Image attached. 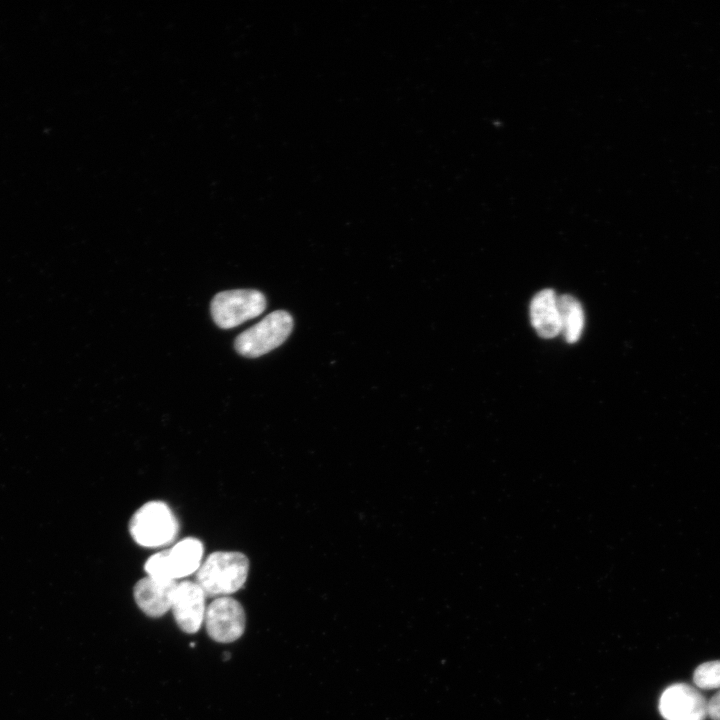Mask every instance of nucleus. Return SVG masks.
<instances>
[{
    "mask_svg": "<svg viewBox=\"0 0 720 720\" xmlns=\"http://www.w3.org/2000/svg\"><path fill=\"white\" fill-rule=\"evenodd\" d=\"M266 308L263 293L254 289L223 291L211 301V315L222 329L234 328L247 320L259 316Z\"/></svg>",
    "mask_w": 720,
    "mask_h": 720,
    "instance_id": "nucleus-4",
    "label": "nucleus"
},
{
    "mask_svg": "<svg viewBox=\"0 0 720 720\" xmlns=\"http://www.w3.org/2000/svg\"><path fill=\"white\" fill-rule=\"evenodd\" d=\"M129 531L139 545L160 547L174 540L178 532V522L166 503L150 501L133 514Z\"/></svg>",
    "mask_w": 720,
    "mask_h": 720,
    "instance_id": "nucleus-2",
    "label": "nucleus"
},
{
    "mask_svg": "<svg viewBox=\"0 0 720 720\" xmlns=\"http://www.w3.org/2000/svg\"><path fill=\"white\" fill-rule=\"evenodd\" d=\"M694 684L705 690H720V660L700 664L693 674Z\"/></svg>",
    "mask_w": 720,
    "mask_h": 720,
    "instance_id": "nucleus-12",
    "label": "nucleus"
},
{
    "mask_svg": "<svg viewBox=\"0 0 720 720\" xmlns=\"http://www.w3.org/2000/svg\"><path fill=\"white\" fill-rule=\"evenodd\" d=\"M560 333L568 343H575L584 328V312L580 302L572 295L557 296Z\"/></svg>",
    "mask_w": 720,
    "mask_h": 720,
    "instance_id": "nucleus-11",
    "label": "nucleus"
},
{
    "mask_svg": "<svg viewBox=\"0 0 720 720\" xmlns=\"http://www.w3.org/2000/svg\"><path fill=\"white\" fill-rule=\"evenodd\" d=\"M177 585L176 580L142 578L134 586L135 602L147 616L160 617L171 609Z\"/></svg>",
    "mask_w": 720,
    "mask_h": 720,
    "instance_id": "nucleus-8",
    "label": "nucleus"
},
{
    "mask_svg": "<svg viewBox=\"0 0 720 720\" xmlns=\"http://www.w3.org/2000/svg\"><path fill=\"white\" fill-rule=\"evenodd\" d=\"M708 716L712 720H720V690L708 701Z\"/></svg>",
    "mask_w": 720,
    "mask_h": 720,
    "instance_id": "nucleus-14",
    "label": "nucleus"
},
{
    "mask_svg": "<svg viewBox=\"0 0 720 720\" xmlns=\"http://www.w3.org/2000/svg\"><path fill=\"white\" fill-rule=\"evenodd\" d=\"M292 329V316L287 311L276 310L239 334L234 347L245 357H260L285 342Z\"/></svg>",
    "mask_w": 720,
    "mask_h": 720,
    "instance_id": "nucleus-3",
    "label": "nucleus"
},
{
    "mask_svg": "<svg viewBox=\"0 0 720 720\" xmlns=\"http://www.w3.org/2000/svg\"><path fill=\"white\" fill-rule=\"evenodd\" d=\"M205 593L192 581L178 583L171 610L178 627L185 633H196L205 617Z\"/></svg>",
    "mask_w": 720,
    "mask_h": 720,
    "instance_id": "nucleus-7",
    "label": "nucleus"
},
{
    "mask_svg": "<svg viewBox=\"0 0 720 720\" xmlns=\"http://www.w3.org/2000/svg\"><path fill=\"white\" fill-rule=\"evenodd\" d=\"M530 320L537 334L551 339L560 334L557 295L552 289L539 291L530 303Z\"/></svg>",
    "mask_w": 720,
    "mask_h": 720,
    "instance_id": "nucleus-9",
    "label": "nucleus"
},
{
    "mask_svg": "<svg viewBox=\"0 0 720 720\" xmlns=\"http://www.w3.org/2000/svg\"><path fill=\"white\" fill-rule=\"evenodd\" d=\"M166 551L171 576L174 580L197 572L202 564L203 545L196 538H185Z\"/></svg>",
    "mask_w": 720,
    "mask_h": 720,
    "instance_id": "nucleus-10",
    "label": "nucleus"
},
{
    "mask_svg": "<svg viewBox=\"0 0 720 720\" xmlns=\"http://www.w3.org/2000/svg\"><path fill=\"white\" fill-rule=\"evenodd\" d=\"M249 572L248 558L240 552L211 553L196 572V583L206 596H227L242 588Z\"/></svg>",
    "mask_w": 720,
    "mask_h": 720,
    "instance_id": "nucleus-1",
    "label": "nucleus"
},
{
    "mask_svg": "<svg viewBox=\"0 0 720 720\" xmlns=\"http://www.w3.org/2000/svg\"><path fill=\"white\" fill-rule=\"evenodd\" d=\"M204 622L211 639L219 643H230L243 635L246 615L237 600L222 596L217 597L206 608Z\"/></svg>",
    "mask_w": 720,
    "mask_h": 720,
    "instance_id": "nucleus-5",
    "label": "nucleus"
},
{
    "mask_svg": "<svg viewBox=\"0 0 720 720\" xmlns=\"http://www.w3.org/2000/svg\"><path fill=\"white\" fill-rule=\"evenodd\" d=\"M144 568L148 576L158 579L174 580L171 576L167 561V551L158 552L149 557Z\"/></svg>",
    "mask_w": 720,
    "mask_h": 720,
    "instance_id": "nucleus-13",
    "label": "nucleus"
},
{
    "mask_svg": "<svg viewBox=\"0 0 720 720\" xmlns=\"http://www.w3.org/2000/svg\"><path fill=\"white\" fill-rule=\"evenodd\" d=\"M659 711L665 720H705L708 702L697 688L676 683L662 693Z\"/></svg>",
    "mask_w": 720,
    "mask_h": 720,
    "instance_id": "nucleus-6",
    "label": "nucleus"
}]
</instances>
